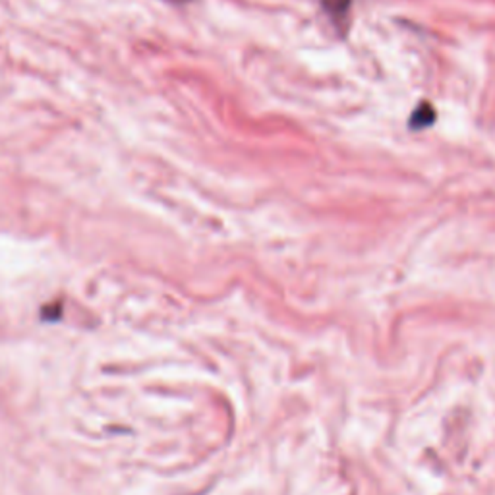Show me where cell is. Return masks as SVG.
Wrapping results in <instances>:
<instances>
[{"mask_svg":"<svg viewBox=\"0 0 495 495\" xmlns=\"http://www.w3.org/2000/svg\"><path fill=\"white\" fill-rule=\"evenodd\" d=\"M323 8L329 14V18L337 25V30L345 33L348 25L350 0H323Z\"/></svg>","mask_w":495,"mask_h":495,"instance_id":"obj_1","label":"cell"},{"mask_svg":"<svg viewBox=\"0 0 495 495\" xmlns=\"http://www.w3.org/2000/svg\"><path fill=\"white\" fill-rule=\"evenodd\" d=\"M435 122V109L430 103H420L413 117H410V129L413 130H424Z\"/></svg>","mask_w":495,"mask_h":495,"instance_id":"obj_2","label":"cell"},{"mask_svg":"<svg viewBox=\"0 0 495 495\" xmlns=\"http://www.w3.org/2000/svg\"><path fill=\"white\" fill-rule=\"evenodd\" d=\"M168 3H180L182 5V3H188V0H168Z\"/></svg>","mask_w":495,"mask_h":495,"instance_id":"obj_3","label":"cell"}]
</instances>
